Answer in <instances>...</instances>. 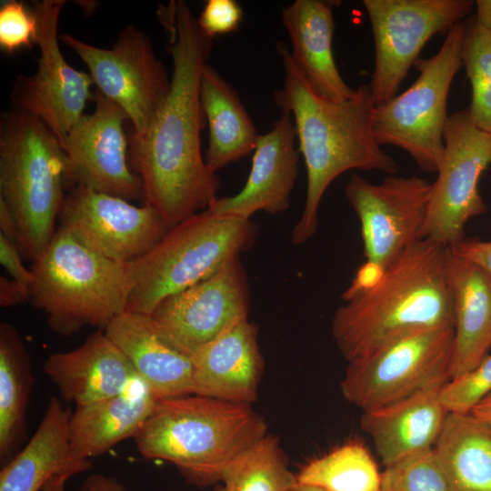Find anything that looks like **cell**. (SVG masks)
<instances>
[{"instance_id":"obj_27","label":"cell","mask_w":491,"mask_h":491,"mask_svg":"<svg viewBox=\"0 0 491 491\" xmlns=\"http://www.w3.org/2000/svg\"><path fill=\"white\" fill-rule=\"evenodd\" d=\"M200 98L209 129L204 157L216 173L254 152L259 135L236 91L208 64L201 73Z\"/></svg>"},{"instance_id":"obj_10","label":"cell","mask_w":491,"mask_h":491,"mask_svg":"<svg viewBox=\"0 0 491 491\" xmlns=\"http://www.w3.org/2000/svg\"><path fill=\"white\" fill-rule=\"evenodd\" d=\"M374 36L368 86L376 105L397 95L425 45L472 13L473 0H363Z\"/></svg>"},{"instance_id":"obj_3","label":"cell","mask_w":491,"mask_h":491,"mask_svg":"<svg viewBox=\"0 0 491 491\" xmlns=\"http://www.w3.org/2000/svg\"><path fill=\"white\" fill-rule=\"evenodd\" d=\"M447 247L419 239L373 286L343 293L345 303L334 313L331 331L348 364L364 361L411 334L455 328L445 271Z\"/></svg>"},{"instance_id":"obj_34","label":"cell","mask_w":491,"mask_h":491,"mask_svg":"<svg viewBox=\"0 0 491 491\" xmlns=\"http://www.w3.org/2000/svg\"><path fill=\"white\" fill-rule=\"evenodd\" d=\"M491 393V354L472 370L446 383L440 400L447 413L470 414Z\"/></svg>"},{"instance_id":"obj_12","label":"cell","mask_w":491,"mask_h":491,"mask_svg":"<svg viewBox=\"0 0 491 491\" xmlns=\"http://www.w3.org/2000/svg\"><path fill=\"white\" fill-rule=\"evenodd\" d=\"M60 39L86 65L97 90L125 111L132 125L130 134H145L169 93L171 82L149 37L135 25H128L111 48L97 47L67 34Z\"/></svg>"},{"instance_id":"obj_29","label":"cell","mask_w":491,"mask_h":491,"mask_svg":"<svg viewBox=\"0 0 491 491\" xmlns=\"http://www.w3.org/2000/svg\"><path fill=\"white\" fill-rule=\"evenodd\" d=\"M33 385L30 358L17 330L0 326V460L15 455L26 434V408Z\"/></svg>"},{"instance_id":"obj_17","label":"cell","mask_w":491,"mask_h":491,"mask_svg":"<svg viewBox=\"0 0 491 491\" xmlns=\"http://www.w3.org/2000/svg\"><path fill=\"white\" fill-rule=\"evenodd\" d=\"M59 226L95 252L130 264L149 252L169 226L152 206L76 185L65 195Z\"/></svg>"},{"instance_id":"obj_35","label":"cell","mask_w":491,"mask_h":491,"mask_svg":"<svg viewBox=\"0 0 491 491\" xmlns=\"http://www.w3.org/2000/svg\"><path fill=\"white\" fill-rule=\"evenodd\" d=\"M37 21L33 9L23 2L5 1L0 8V47L12 54L36 44Z\"/></svg>"},{"instance_id":"obj_23","label":"cell","mask_w":491,"mask_h":491,"mask_svg":"<svg viewBox=\"0 0 491 491\" xmlns=\"http://www.w3.org/2000/svg\"><path fill=\"white\" fill-rule=\"evenodd\" d=\"M445 271L455 315L451 379L472 370L491 350V274L449 247Z\"/></svg>"},{"instance_id":"obj_33","label":"cell","mask_w":491,"mask_h":491,"mask_svg":"<svg viewBox=\"0 0 491 491\" xmlns=\"http://www.w3.org/2000/svg\"><path fill=\"white\" fill-rule=\"evenodd\" d=\"M381 491L450 490L431 449L386 467Z\"/></svg>"},{"instance_id":"obj_37","label":"cell","mask_w":491,"mask_h":491,"mask_svg":"<svg viewBox=\"0 0 491 491\" xmlns=\"http://www.w3.org/2000/svg\"><path fill=\"white\" fill-rule=\"evenodd\" d=\"M23 258L17 246L0 235V263L29 301L34 275L25 267Z\"/></svg>"},{"instance_id":"obj_41","label":"cell","mask_w":491,"mask_h":491,"mask_svg":"<svg viewBox=\"0 0 491 491\" xmlns=\"http://www.w3.org/2000/svg\"><path fill=\"white\" fill-rule=\"evenodd\" d=\"M0 235L17 246L18 225L14 215L5 204L0 200Z\"/></svg>"},{"instance_id":"obj_18","label":"cell","mask_w":491,"mask_h":491,"mask_svg":"<svg viewBox=\"0 0 491 491\" xmlns=\"http://www.w3.org/2000/svg\"><path fill=\"white\" fill-rule=\"evenodd\" d=\"M296 138L291 115L283 112L269 132L259 135L243 188L235 195L217 197L205 210L243 219L258 211L276 215L288 210L298 176Z\"/></svg>"},{"instance_id":"obj_2","label":"cell","mask_w":491,"mask_h":491,"mask_svg":"<svg viewBox=\"0 0 491 491\" xmlns=\"http://www.w3.org/2000/svg\"><path fill=\"white\" fill-rule=\"evenodd\" d=\"M276 49L285 80L274 92V102L293 118L307 174L304 209L291 232L292 242L302 245L316 233L321 199L338 175L355 169L394 175L398 165L376 139V104L368 85H359L348 99L331 100L310 85L283 42Z\"/></svg>"},{"instance_id":"obj_11","label":"cell","mask_w":491,"mask_h":491,"mask_svg":"<svg viewBox=\"0 0 491 491\" xmlns=\"http://www.w3.org/2000/svg\"><path fill=\"white\" fill-rule=\"evenodd\" d=\"M444 142L422 238L450 246L466 237L465 226L471 218L486 211L478 185L491 165V134L479 130L465 108L448 115Z\"/></svg>"},{"instance_id":"obj_42","label":"cell","mask_w":491,"mask_h":491,"mask_svg":"<svg viewBox=\"0 0 491 491\" xmlns=\"http://www.w3.org/2000/svg\"><path fill=\"white\" fill-rule=\"evenodd\" d=\"M476 23L483 28L491 31V0L475 1Z\"/></svg>"},{"instance_id":"obj_21","label":"cell","mask_w":491,"mask_h":491,"mask_svg":"<svg viewBox=\"0 0 491 491\" xmlns=\"http://www.w3.org/2000/svg\"><path fill=\"white\" fill-rule=\"evenodd\" d=\"M104 331L157 400L195 394L192 357L169 344L150 316L125 311Z\"/></svg>"},{"instance_id":"obj_43","label":"cell","mask_w":491,"mask_h":491,"mask_svg":"<svg viewBox=\"0 0 491 491\" xmlns=\"http://www.w3.org/2000/svg\"><path fill=\"white\" fill-rule=\"evenodd\" d=\"M471 414L491 426V393L472 409Z\"/></svg>"},{"instance_id":"obj_16","label":"cell","mask_w":491,"mask_h":491,"mask_svg":"<svg viewBox=\"0 0 491 491\" xmlns=\"http://www.w3.org/2000/svg\"><path fill=\"white\" fill-rule=\"evenodd\" d=\"M95 110L84 115L65 136L67 187L76 185L127 201L143 198V185L128 163L125 111L99 90Z\"/></svg>"},{"instance_id":"obj_4","label":"cell","mask_w":491,"mask_h":491,"mask_svg":"<svg viewBox=\"0 0 491 491\" xmlns=\"http://www.w3.org/2000/svg\"><path fill=\"white\" fill-rule=\"evenodd\" d=\"M266 435L265 419L251 405L194 394L157 400L133 438L145 458L167 461L189 484L205 487Z\"/></svg>"},{"instance_id":"obj_13","label":"cell","mask_w":491,"mask_h":491,"mask_svg":"<svg viewBox=\"0 0 491 491\" xmlns=\"http://www.w3.org/2000/svg\"><path fill=\"white\" fill-rule=\"evenodd\" d=\"M432 183L419 176L388 175L373 184L353 173L345 195L361 228L366 262L383 271L419 239Z\"/></svg>"},{"instance_id":"obj_31","label":"cell","mask_w":491,"mask_h":491,"mask_svg":"<svg viewBox=\"0 0 491 491\" xmlns=\"http://www.w3.org/2000/svg\"><path fill=\"white\" fill-rule=\"evenodd\" d=\"M296 482L277 437L267 434L225 466L213 491H287Z\"/></svg>"},{"instance_id":"obj_36","label":"cell","mask_w":491,"mask_h":491,"mask_svg":"<svg viewBox=\"0 0 491 491\" xmlns=\"http://www.w3.org/2000/svg\"><path fill=\"white\" fill-rule=\"evenodd\" d=\"M243 8L235 0H208L197 17L202 31L210 38L227 35L238 29Z\"/></svg>"},{"instance_id":"obj_5","label":"cell","mask_w":491,"mask_h":491,"mask_svg":"<svg viewBox=\"0 0 491 491\" xmlns=\"http://www.w3.org/2000/svg\"><path fill=\"white\" fill-rule=\"evenodd\" d=\"M66 158L54 132L14 107L0 121V200L18 225L17 247L35 261L52 240L65 195Z\"/></svg>"},{"instance_id":"obj_44","label":"cell","mask_w":491,"mask_h":491,"mask_svg":"<svg viewBox=\"0 0 491 491\" xmlns=\"http://www.w3.org/2000/svg\"><path fill=\"white\" fill-rule=\"evenodd\" d=\"M70 478L68 476H55L48 480L42 491H65V484Z\"/></svg>"},{"instance_id":"obj_9","label":"cell","mask_w":491,"mask_h":491,"mask_svg":"<svg viewBox=\"0 0 491 491\" xmlns=\"http://www.w3.org/2000/svg\"><path fill=\"white\" fill-rule=\"evenodd\" d=\"M454 338V327L426 329L348 364L340 383L342 395L366 412L443 386L450 379Z\"/></svg>"},{"instance_id":"obj_7","label":"cell","mask_w":491,"mask_h":491,"mask_svg":"<svg viewBox=\"0 0 491 491\" xmlns=\"http://www.w3.org/2000/svg\"><path fill=\"white\" fill-rule=\"evenodd\" d=\"M258 233L251 219L207 210L170 227L149 252L129 264L133 287L126 311L150 316L166 297L250 249Z\"/></svg>"},{"instance_id":"obj_14","label":"cell","mask_w":491,"mask_h":491,"mask_svg":"<svg viewBox=\"0 0 491 491\" xmlns=\"http://www.w3.org/2000/svg\"><path fill=\"white\" fill-rule=\"evenodd\" d=\"M249 287L240 256L195 285L164 299L150 317L159 334L192 357L247 319Z\"/></svg>"},{"instance_id":"obj_25","label":"cell","mask_w":491,"mask_h":491,"mask_svg":"<svg viewBox=\"0 0 491 491\" xmlns=\"http://www.w3.org/2000/svg\"><path fill=\"white\" fill-rule=\"evenodd\" d=\"M339 5L335 0H296L281 15L293 62L317 93L334 101L356 93L342 78L333 55V14Z\"/></svg>"},{"instance_id":"obj_1","label":"cell","mask_w":491,"mask_h":491,"mask_svg":"<svg viewBox=\"0 0 491 491\" xmlns=\"http://www.w3.org/2000/svg\"><path fill=\"white\" fill-rule=\"evenodd\" d=\"M173 61L169 93L143 135H128V163L142 181L143 200L170 227L205 211L217 198L220 180L201 152L205 116L200 78L213 39L185 1L159 12Z\"/></svg>"},{"instance_id":"obj_24","label":"cell","mask_w":491,"mask_h":491,"mask_svg":"<svg viewBox=\"0 0 491 491\" xmlns=\"http://www.w3.org/2000/svg\"><path fill=\"white\" fill-rule=\"evenodd\" d=\"M72 412L50 398L45 415L29 442L0 471V491H42L55 476L87 471L91 461L79 455L69 436Z\"/></svg>"},{"instance_id":"obj_45","label":"cell","mask_w":491,"mask_h":491,"mask_svg":"<svg viewBox=\"0 0 491 491\" xmlns=\"http://www.w3.org/2000/svg\"><path fill=\"white\" fill-rule=\"evenodd\" d=\"M287 491H326V490L321 487L315 486L301 484L296 481Z\"/></svg>"},{"instance_id":"obj_22","label":"cell","mask_w":491,"mask_h":491,"mask_svg":"<svg viewBox=\"0 0 491 491\" xmlns=\"http://www.w3.org/2000/svg\"><path fill=\"white\" fill-rule=\"evenodd\" d=\"M442 387L363 412L361 428L371 437L385 467L433 449L448 414L440 400Z\"/></svg>"},{"instance_id":"obj_28","label":"cell","mask_w":491,"mask_h":491,"mask_svg":"<svg viewBox=\"0 0 491 491\" xmlns=\"http://www.w3.org/2000/svg\"><path fill=\"white\" fill-rule=\"evenodd\" d=\"M450 491H491V426L448 413L433 447Z\"/></svg>"},{"instance_id":"obj_40","label":"cell","mask_w":491,"mask_h":491,"mask_svg":"<svg viewBox=\"0 0 491 491\" xmlns=\"http://www.w3.org/2000/svg\"><path fill=\"white\" fill-rule=\"evenodd\" d=\"M79 491H125V487L114 477L91 474L85 479Z\"/></svg>"},{"instance_id":"obj_39","label":"cell","mask_w":491,"mask_h":491,"mask_svg":"<svg viewBox=\"0 0 491 491\" xmlns=\"http://www.w3.org/2000/svg\"><path fill=\"white\" fill-rule=\"evenodd\" d=\"M28 301L26 296L15 281L6 276L0 277V305L9 307Z\"/></svg>"},{"instance_id":"obj_6","label":"cell","mask_w":491,"mask_h":491,"mask_svg":"<svg viewBox=\"0 0 491 491\" xmlns=\"http://www.w3.org/2000/svg\"><path fill=\"white\" fill-rule=\"evenodd\" d=\"M31 270L29 302L60 336L86 326L105 328L127 310L133 287L129 264L95 252L60 226Z\"/></svg>"},{"instance_id":"obj_38","label":"cell","mask_w":491,"mask_h":491,"mask_svg":"<svg viewBox=\"0 0 491 491\" xmlns=\"http://www.w3.org/2000/svg\"><path fill=\"white\" fill-rule=\"evenodd\" d=\"M448 247L456 255L479 265L491 274V241L465 237Z\"/></svg>"},{"instance_id":"obj_32","label":"cell","mask_w":491,"mask_h":491,"mask_svg":"<svg viewBox=\"0 0 491 491\" xmlns=\"http://www.w3.org/2000/svg\"><path fill=\"white\" fill-rule=\"evenodd\" d=\"M464 25L461 58L471 85L467 108L476 126L491 134V31L480 26L474 15Z\"/></svg>"},{"instance_id":"obj_15","label":"cell","mask_w":491,"mask_h":491,"mask_svg":"<svg viewBox=\"0 0 491 491\" xmlns=\"http://www.w3.org/2000/svg\"><path fill=\"white\" fill-rule=\"evenodd\" d=\"M65 4V0L33 2L40 50L38 67L33 75H19L11 94L15 106L42 120L61 145L94 97L90 75L72 67L60 50L57 28Z\"/></svg>"},{"instance_id":"obj_19","label":"cell","mask_w":491,"mask_h":491,"mask_svg":"<svg viewBox=\"0 0 491 491\" xmlns=\"http://www.w3.org/2000/svg\"><path fill=\"white\" fill-rule=\"evenodd\" d=\"M44 371L63 399L75 406L118 395L141 378L101 329L73 350L49 355Z\"/></svg>"},{"instance_id":"obj_20","label":"cell","mask_w":491,"mask_h":491,"mask_svg":"<svg viewBox=\"0 0 491 491\" xmlns=\"http://www.w3.org/2000/svg\"><path fill=\"white\" fill-rule=\"evenodd\" d=\"M258 328L248 319L235 325L193 356L195 395L251 405L264 370Z\"/></svg>"},{"instance_id":"obj_30","label":"cell","mask_w":491,"mask_h":491,"mask_svg":"<svg viewBox=\"0 0 491 491\" xmlns=\"http://www.w3.org/2000/svg\"><path fill=\"white\" fill-rule=\"evenodd\" d=\"M296 476L301 484L326 491H381L382 486V473L358 442L344 444L309 461Z\"/></svg>"},{"instance_id":"obj_26","label":"cell","mask_w":491,"mask_h":491,"mask_svg":"<svg viewBox=\"0 0 491 491\" xmlns=\"http://www.w3.org/2000/svg\"><path fill=\"white\" fill-rule=\"evenodd\" d=\"M157 399L139 378L114 396L76 406L69 421L75 450L90 459L134 437L152 414Z\"/></svg>"},{"instance_id":"obj_8","label":"cell","mask_w":491,"mask_h":491,"mask_svg":"<svg viewBox=\"0 0 491 491\" xmlns=\"http://www.w3.org/2000/svg\"><path fill=\"white\" fill-rule=\"evenodd\" d=\"M464 33L462 21L447 33L436 54L415 63L418 71L416 81L375 108L377 143L406 152L425 173L436 174L444 157L446 103L453 80L462 66Z\"/></svg>"}]
</instances>
